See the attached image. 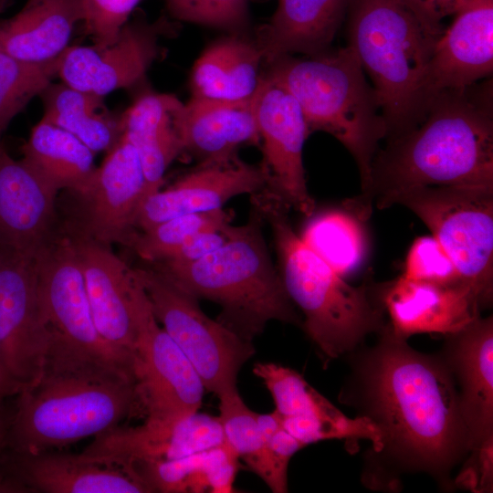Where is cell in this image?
Here are the masks:
<instances>
[{"mask_svg": "<svg viewBox=\"0 0 493 493\" xmlns=\"http://www.w3.org/2000/svg\"><path fill=\"white\" fill-rule=\"evenodd\" d=\"M377 335L345 355L351 372L340 394L380 433L379 448L364 454L362 483L395 491L402 475L425 473L452 489L451 472L469 452L453 375L440 353L413 349L386 324Z\"/></svg>", "mask_w": 493, "mask_h": 493, "instance_id": "6da1fadb", "label": "cell"}, {"mask_svg": "<svg viewBox=\"0 0 493 493\" xmlns=\"http://www.w3.org/2000/svg\"><path fill=\"white\" fill-rule=\"evenodd\" d=\"M492 106L491 80L436 93L414 128L379 148L357 197L384 209L417 187L493 188Z\"/></svg>", "mask_w": 493, "mask_h": 493, "instance_id": "7a4b0ae2", "label": "cell"}, {"mask_svg": "<svg viewBox=\"0 0 493 493\" xmlns=\"http://www.w3.org/2000/svg\"><path fill=\"white\" fill-rule=\"evenodd\" d=\"M252 202L271 226L286 292L326 361L347 355L368 335L378 334L386 318L377 284H349L301 241L288 207L265 193L252 195Z\"/></svg>", "mask_w": 493, "mask_h": 493, "instance_id": "3957f363", "label": "cell"}, {"mask_svg": "<svg viewBox=\"0 0 493 493\" xmlns=\"http://www.w3.org/2000/svg\"><path fill=\"white\" fill-rule=\"evenodd\" d=\"M246 224L232 227L228 240L189 263H148L175 286L222 307L218 321L252 341L267 322L302 326L262 232L263 215L256 207Z\"/></svg>", "mask_w": 493, "mask_h": 493, "instance_id": "277c9868", "label": "cell"}, {"mask_svg": "<svg viewBox=\"0 0 493 493\" xmlns=\"http://www.w3.org/2000/svg\"><path fill=\"white\" fill-rule=\"evenodd\" d=\"M268 65L265 76L295 99L309 133L326 131L351 154L363 189L387 124L353 50L347 46L311 57L285 56Z\"/></svg>", "mask_w": 493, "mask_h": 493, "instance_id": "5b68a950", "label": "cell"}, {"mask_svg": "<svg viewBox=\"0 0 493 493\" xmlns=\"http://www.w3.org/2000/svg\"><path fill=\"white\" fill-rule=\"evenodd\" d=\"M348 46L370 77L389 140L414 128L431 97L429 62L437 39L399 0H350Z\"/></svg>", "mask_w": 493, "mask_h": 493, "instance_id": "8992f818", "label": "cell"}, {"mask_svg": "<svg viewBox=\"0 0 493 493\" xmlns=\"http://www.w3.org/2000/svg\"><path fill=\"white\" fill-rule=\"evenodd\" d=\"M19 395L7 438L16 454L61 448L143 414L134 383L105 372H45Z\"/></svg>", "mask_w": 493, "mask_h": 493, "instance_id": "52a82bcc", "label": "cell"}, {"mask_svg": "<svg viewBox=\"0 0 493 493\" xmlns=\"http://www.w3.org/2000/svg\"><path fill=\"white\" fill-rule=\"evenodd\" d=\"M40 306L48 332L44 372H105L134 383L133 360L98 330L83 273L68 235L60 232L36 256Z\"/></svg>", "mask_w": 493, "mask_h": 493, "instance_id": "ba28073f", "label": "cell"}, {"mask_svg": "<svg viewBox=\"0 0 493 493\" xmlns=\"http://www.w3.org/2000/svg\"><path fill=\"white\" fill-rule=\"evenodd\" d=\"M429 228L482 309L493 300V188L423 186L396 194Z\"/></svg>", "mask_w": 493, "mask_h": 493, "instance_id": "9c48e42d", "label": "cell"}, {"mask_svg": "<svg viewBox=\"0 0 493 493\" xmlns=\"http://www.w3.org/2000/svg\"><path fill=\"white\" fill-rule=\"evenodd\" d=\"M132 271L157 321L192 363L205 390L217 397L237 391L239 370L255 352L252 341L210 319L196 298L151 266Z\"/></svg>", "mask_w": 493, "mask_h": 493, "instance_id": "30bf717a", "label": "cell"}, {"mask_svg": "<svg viewBox=\"0 0 493 493\" xmlns=\"http://www.w3.org/2000/svg\"><path fill=\"white\" fill-rule=\"evenodd\" d=\"M136 322L134 384L147 420L177 423L198 412L205 385L179 347L159 325L132 267Z\"/></svg>", "mask_w": 493, "mask_h": 493, "instance_id": "8fae6325", "label": "cell"}, {"mask_svg": "<svg viewBox=\"0 0 493 493\" xmlns=\"http://www.w3.org/2000/svg\"><path fill=\"white\" fill-rule=\"evenodd\" d=\"M252 105L268 177L264 192L309 217L315 202L308 190L302 152L310 133L298 102L263 75Z\"/></svg>", "mask_w": 493, "mask_h": 493, "instance_id": "7c38bea8", "label": "cell"}, {"mask_svg": "<svg viewBox=\"0 0 493 493\" xmlns=\"http://www.w3.org/2000/svg\"><path fill=\"white\" fill-rule=\"evenodd\" d=\"M36 257L2 253L0 358L23 390L42 376L48 350Z\"/></svg>", "mask_w": 493, "mask_h": 493, "instance_id": "4fadbf2b", "label": "cell"}, {"mask_svg": "<svg viewBox=\"0 0 493 493\" xmlns=\"http://www.w3.org/2000/svg\"><path fill=\"white\" fill-rule=\"evenodd\" d=\"M76 194L80 203L71 232L108 246L115 243L130 246L148 193L140 157L122 135L96 167L84 190Z\"/></svg>", "mask_w": 493, "mask_h": 493, "instance_id": "5bb4252c", "label": "cell"}, {"mask_svg": "<svg viewBox=\"0 0 493 493\" xmlns=\"http://www.w3.org/2000/svg\"><path fill=\"white\" fill-rule=\"evenodd\" d=\"M253 372L269 391L282 426L304 446L323 440L371 442L379 448L380 433L366 417H349L316 391L297 371L273 362H258Z\"/></svg>", "mask_w": 493, "mask_h": 493, "instance_id": "9a60e30c", "label": "cell"}, {"mask_svg": "<svg viewBox=\"0 0 493 493\" xmlns=\"http://www.w3.org/2000/svg\"><path fill=\"white\" fill-rule=\"evenodd\" d=\"M267 183L263 164L246 163L237 155L200 163L173 185L145 198L137 216L136 229L144 231L175 216L222 209L235 196L255 195L265 191Z\"/></svg>", "mask_w": 493, "mask_h": 493, "instance_id": "2e32d148", "label": "cell"}, {"mask_svg": "<svg viewBox=\"0 0 493 493\" xmlns=\"http://www.w3.org/2000/svg\"><path fill=\"white\" fill-rule=\"evenodd\" d=\"M386 325L397 338L415 334L456 333L481 315L482 308L469 288L414 280L399 276L377 284Z\"/></svg>", "mask_w": 493, "mask_h": 493, "instance_id": "e0dca14e", "label": "cell"}, {"mask_svg": "<svg viewBox=\"0 0 493 493\" xmlns=\"http://www.w3.org/2000/svg\"><path fill=\"white\" fill-rule=\"evenodd\" d=\"M159 54L157 32L126 23L107 46H72L61 54L58 76L66 85L101 97L134 85Z\"/></svg>", "mask_w": 493, "mask_h": 493, "instance_id": "ac0fdd59", "label": "cell"}, {"mask_svg": "<svg viewBox=\"0 0 493 493\" xmlns=\"http://www.w3.org/2000/svg\"><path fill=\"white\" fill-rule=\"evenodd\" d=\"M58 192L0 143V251L36 257L58 233Z\"/></svg>", "mask_w": 493, "mask_h": 493, "instance_id": "d6986e66", "label": "cell"}, {"mask_svg": "<svg viewBox=\"0 0 493 493\" xmlns=\"http://www.w3.org/2000/svg\"><path fill=\"white\" fill-rule=\"evenodd\" d=\"M439 353L456 383L470 451L493 438L492 316L446 335Z\"/></svg>", "mask_w": 493, "mask_h": 493, "instance_id": "ffe728a7", "label": "cell"}, {"mask_svg": "<svg viewBox=\"0 0 493 493\" xmlns=\"http://www.w3.org/2000/svg\"><path fill=\"white\" fill-rule=\"evenodd\" d=\"M84 277L96 327L112 346L133 360L136 341L131 267L110 246L68 230Z\"/></svg>", "mask_w": 493, "mask_h": 493, "instance_id": "44dd1931", "label": "cell"}, {"mask_svg": "<svg viewBox=\"0 0 493 493\" xmlns=\"http://www.w3.org/2000/svg\"><path fill=\"white\" fill-rule=\"evenodd\" d=\"M493 71V0H471L436 40L427 71L431 97L464 89Z\"/></svg>", "mask_w": 493, "mask_h": 493, "instance_id": "7402d4cb", "label": "cell"}, {"mask_svg": "<svg viewBox=\"0 0 493 493\" xmlns=\"http://www.w3.org/2000/svg\"><path fill=\"white\" fill-rule=\"evenodd\" d=\"M12 480L22 491L45 493L152 492L134 470L79 455L14 453Z\"/></svg>", "mask_w": 493, "mask_h": 493, "instance_id": "603a6c76", "label": "cell"}, {"mask_svg": "<svg viewBox=\"0 0 493 493\" xmlns=\"http://www.w3.org/2000/svg\"><path fill=\"white\" fill-rule=\"evenodd\" d=\"M350 0H278L267 24L256 34L264 62L294 54L311 57L330 48Z\"/></svg>", "mask_w": 493, "mask_h": 493, "instance_id": "cb8c5ba5", "label": "cell"}, {"mask_svg": "<svg viewBox=\"0 0 493 493\" xmlns=\"http://www.w3.org/2000/svg\"><path fill=\"white\" fill-rule=\"evenodd\" d=\"M184 104L176 96L151 92L136 100L120 119L121 135L140 157L148 196L160 190L166 169L184 152Z\"/></svg>", "mask_w": 493, "mask_h": 493, "instance_id": "d4e9b609", "label": "cell"}, {"mask_svg": "<svg viewBox=\"0 0 493 493\" xmlns=\"http://www.w3.org/2000/svg\"><path fill=\"white\" fill-rule=\"evenodd\" d=\"M83 18V0H27L0 24V49L26 62L54 60L68 48Z\"/></svg>", "mask_w": 493, "mask_h": 493, "instance_id": "484cf974", "label": "cell"}, {"mask_svg": "<svg viewBox=\"0 0 493 493\" xmlns=\"http://www.w3.org/2000/svg\"><path fill=\"white\" fill-rule=\"evenodd\" d=\"M182 140L184 151L200 163L226 160L237 155L243 145L260 144L252 100L221 101L192 97L184 104Z\"/></svg>", "mask_w": 493, "mask_h": 493, "instance_id": "4316f807", "label": "cell"}, {"mask_svg": "<svg viewBox=\"0 0 493 493\" xmlns=\"http://www.w3.org/2000/svg\"><path fill=\"white\" fill-rule=\"evenodd\" d=\"M262 54L255 40L234 33L206 47L193 67L192 97L221 100H252L262 79Z\"/></svg>", "mask_w": 493, "mask_h": 493, "instance_id": "83f0119b", "label": "cell"}, {"mask_svg": "<svg viewBox=\"0 0 493 493\" xmlns=\"http://www.w3.org/2000/svg\"><path fill=\"white\" fill-rule=\"evenodd\" d=\"M372 207L355 196L340 207L328 208L309 216L301 241L342 278L352 275L365 264L370 240L367 221Z\"/></svg>", "mask_w": 493, "mask_h": 493, "instance_id": "f1b7e54d", "label": "cell"}, {"mask_svg": "<svg viewBox=\"0 0 493 493\" xmlns=\"http://www.w3.org/2000/svg\"><path fill=\"white\" fill-rule=\"evenodd\" d=\"M22 153V162L57 192H82L96 169L91 150L69 132L43 120L32 129Z\"/></svg>", "mask_w": 493, "mask_h": 493, "instance_id": "f546056e", "label": "cell"}, {"mask_svg": "<svg viewBox=\"0 0 493 493\" xmlns=\"http://www.w3.org/2000/svg\"><path fill=\"white\" fill-rule=\"evenodd\" d=\"M43 121L69 132L94 153L110 152L120 141V120L105 108L103 97L50 83L40 94Z\"/></svg>", "mask_w": 493, "mask_h": 493, "instance_id": "4dcf8cb0", "label": "cell"}, {"mask_svg": "<svg viewBox=\"0 0 493 493\" xmlns=\"http://www.w3.org/2000/svg\"><path fill=\"white\" fill-rule=\"evenodd\" d=\"M219 398V420L226 443L246 467L257 475L275 493L288 491L275 467L266 441L260 431L257 413L246 406L238 391Z\"/></svg>", "mask_w": 493, "mask_h": 493, "instance_id": "1f68e13d", "label": "cell"}, {"mask_svg": "<svg viewBox=\"0 0 493 493\" xmlns=\"http://www.w3.org/2000/svg\"><path fill=\"white\" fill-rule=\"evenodd\" d=\"M60 56L48 62L31 63L0 49V135L27 103L58 76Z\"/></svg>", "mask_w": 493, "mask_h": 493, "instance_id": "d6a6232c", "label": "cell"}, {"mask_svg": "<svg viewBox=\"0 0 493 493\" xmlns=\"http://www.w3.org/2000/svg\"><path fill=\"white\" fill-rule=\"evenodd\" d=\"M231 217V213L224 208L175 216L136 232L129 246L145 262H157L168 257L195 234L230 223Z\"/></svg>", "mask_w": 493, "mask_h": 493, "instance_id": "836d02e7", "label": "cell"}, {"mask_svg": "<svg viewBox=\"0 0 493 493\" xmlns=\"http://www.w3.org/2000/svg\"><path fill=\"white\" fill-rule=\"evenodd\" d=\"M249 0H165L175 18L239 33L249 20Z\"/></svg>", "mask_w": 493, "mask_h": 493, "instance_id": "e575fe53", "label": "cell"}, {"mask_svg": "<svg viewBox=\"0 0 493 493\" xmlns=\"http://www.w3.org/2000/svg\"><path fill=\"white\" fill-rule=\"evenodd\" d=\"M401 276L445 285H464L451 257L432 235L414 240L406 254Z\"/></svg>", "mask_w": 493, "mask_h": 493, "instance_id": "d590c367", "label": "cell"}, {"mask_svg": "<svg viewBox=\"0 0 493 493\" xmlns=\"http://www.w3.org/2000/svg\"><path fill=\"white\" fill-rule=\"evenodd\" d=\"M140 0H83L85 32L96 46L113 43Z\"/></svg>", "mask_w": 493, "mask_h": 493, "instance_id": "8d00e7d4", "label": "cell"}, {"mask_svg": "<svg viewBox=\"0 0 493 493\" xmlns=\"http://www.w3.org/2000/svg\"><path fill=\"white\" fill-rule=\"evenodd\" d=\"M452 488L474 493L493 491V438L468 452L461 469L452 479Z\"/></svg>", "mask_w": 493, "mask_h": 493, "instance_id": "74e56055", "label": "cell"}, {"mask_svg": "<svg viewBox=\"0 0 493 493\" xmlns=\"http://www.w3.org/2000/svg\"><path fill=\"white\" fill-rule=\"evenodd\" d=\"M416 18L423 29L438 39L445 30L444 19L453 16L471 0H399Z\"/></svg>", "mask_w": 493, "mask_h": 493, "instance_id": "f35d334b", "label": "cell"}, {"mask_svg": "<svg viewBox=\"0 0 493 493\" xmlns=\"http://www.w3.org/2000/svg\"><path fill=\"white\" fill-rule=\"evenodd\" d=\"M232 227L233 226L227 223L206 228L188 239L168 257L157 262L196 261L222 246L228 240Z\"/></svg>", "mask_w": 493, "mask_h": 493, "instance_id": "ab89813d", "label": "cell"}, {"mask_svg": "<svg viewBox=\"0 0 493 493\" xmlns=\"http://www.w3.org/2000/svg\"><path fill=\"white\" fill-rule=\"evenodd\" d=\"M279 477L288 482L287 470L291 457L304 446L280 425L263 435Z\"/></svg>", "mask_w": 493, "mask_h": 493, "instance_id": "60d3db41", "label": "cell"}, {"mask_svg": "<svg viewBox=\"0 0 493 493\" xmlns=\"http://www.w3.org/2000/svg\"><path fill=\"white\" fill-rule=\"evenodd\" d=\"M9 425L5 417L2 407L0 406V456L4 448L7 446ZM0 491L1 492H17V486L10 479H5L0 472Z\"/></svg>", "mask_w": 493, "mask_h": 493, "instance_id": "b9f144b4", "label": "cell"}, {"mask_svg": "<svg viewBox=\"0 0 493 493\" xmlns=\"http://www.w3.org/2000/svg\"><path fill=\"white\" fill-rule=\"evenodd\" d=\"M22 391L23 386L11 376L0 358V406L6 397L19 394Z\"/></svg>", "mask_w": 493, "mask_h": 493, "instance_id": "7bdbcfd3", "label": "cell"}, {"mask_svg": "<svg viewBox=\"0 0 493 493\" xmlns=\"http://www.w3.org/2000/svg\"><path fill=\"white\" fill-rule=\"evenodd\" d=\"M1 261H2V253L0 251V264H1Z\"/></svg>", "mask_w": 493, "mask_h": 493, "instance_id": "ee69618b", "label": "cell"}]
</instances>
